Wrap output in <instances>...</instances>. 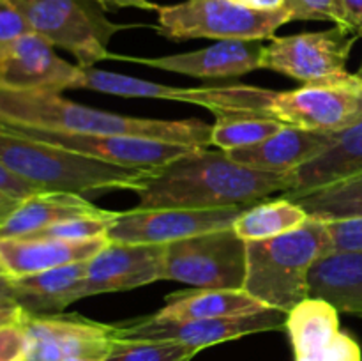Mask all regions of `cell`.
I'll list each match as a JSON object with an SVG mask.
<instances>
[{
    "instance_id": "6da1fadb",
    "label": "cell",
    "mask_w": 362,
    "mask_h": 361,
    "mask_svg": "<svg viewBox=\"0 0 362 361\" xmlns=\"http://www.w3.org/2000/svg\"><path fill=\"white\" fill-rule=\"evenodd\" d=\"M292 186V173L255 170L226 151L197 147L156 168L136 190L134 209L247 207Z\"/></svg>"
},
{
    "instance_id": "7a4b0ae2",
    "label": "cell",
    "mask_w": 362,
    "mask_h": 361,
    "mask_svg": "<svg viewBox=\"0 0 362 361\" xmlns=\"http://www.w3.org/2000/svg\"><path fill=\"white\" fill-rule=\"evenodd\" d=\"M179 101L204 106L216 117H264L283 126L338 133L362 120V80L350 73L339 80L281 92L243 84L182 87Z\"/></svg>"
},
{
    "instance_id": "3957f363",
    "label": "cell",
    "mask_w": 362,
    "mask_h": 361,
    "mask_svg": "<svg viewBox=\"0 0 362 361\" xmlns=\"http://www.w3.org/2000/svg\"><path fill=\"white\" fill-rule=\"evenodd\" d=\"M0 120L45 130L108 137H140L172 144L207 147L212 124L198 119L161 120L119 115L78 105L49 91H14L0 87Z\"/></svg>"
},
{
    "instance_id": "277c9868",
    "label": "cell",
    "mask_w": 362,
    "mask_h": 361,
    "mask_svg": "<svg viewBox=\"0 0 362 361\" xmlns=\"http://www.w3.org/2000/svg\"><path fill=\"white\" fill-rule=\"evenodd\" d=\"M0 163L45 191H136L154 170L129 168L0 127Z\"/></svg>"
},
{
    "instance_id": "5b68a950",
    "label": "cell",
    "mask_w": 362,
    "mask_h": 361,
    "mask_svg": "<svg viewBox=\"0 0 362 361\" xmlns=\"http://www.w3.org/2000/svg\"><path fill=\"white\" fill-rule=\"evenodd\" d=\"M331 253L327 222L310 218L299 229L264 241H246L244 292L288 314L310 297L313 265Z\"/></svg>"
},
{
    "instance_id": "8992f818",
    "label": "cell",
    "mask_w": 362,
    "mask_h": 361,
    "mask_svg": "<svg viewBox=\"0 0 362 361\" xmlns=\"http://www.w3.org/2000/svg\"><path fill=\"white\" fill-rule=\"evenodd\" d=\"M32 32L74 55L78 66L94 67L112 57L108 45L127 25L108 20L99 0H11Z\"/></svg>"
},
{
    "instance_id": "52a82bcc",
    "label": "cell",
    "mask_w": 362,
    "mask_h": 361,
    "mask_svg": "<svg viewBox=\"0 0 362 361\" xmlns=\"http://www.w3.org/2000/svg\"><path fill=\"white\" fill-rule=\"evenodd\" d=\"M290 21L286 9L258 13L232 0H184L159 6L156 30L172 41L218 39V41H264Z\"/></svg>"
},
{
    "instance_id": "ba28073f",
    "label": "cell",
    "mask_w": 362,
    "mask_h": 361,
    "mask_svg": "<svg viewBox=\"0 0 362 361\" xmlns=\"http://www.w3.org/2000/svg\"><path fill=\"white\" fill-rule=\"evenodd\" d=\"M163 280L194 289L240 290L246 280V241L230 227L165 244Z\"/></svg>"
},
{
    "instance_id": "9c48e42d",
    "label": "cell",
    "mask_w": 362,
    "mask_h": 361,
    "mask_svg": "<svg viewBox=\"0 0 362 361\" xmlns=\"http://www.w3.org/2000/svg\"><path fill=\"white\" fill-rule=\"evenodd\" d=\"M357 35L334 25L320 32L272 38L265 45L262 69L276 71L303 84H324L350 74L346 60Z\"/></svg>"
},
{
    "instance_id": "30bf717a",
    "label": "cell",
    "mask_w": 362,
    "mask_h": 361,
    "mask_svg": "<svg viewBox=\"0 0 362 361\" xmlns=\"http://www.w3.org/2000/svg\"><path fill=\"white\" fill-rule=\"evenodd\" d=\"M286 322V311L269 310L258 314L223 319L168 321L158 315L136 319L129 324H115V336L122 340H168L184 345L205 349L216 343L243 338L262 331H274Z\"/></svg>"
},
{
    "instance_id": "8fae6325",
    "label": "cell",
    "mask_w": 362,
    "mask_h": 361,
    "mask_svg": "<svg viewBox=\"0 0 362 361\" xmlns=\"http://www.w3.org/2000/svg\"><path fill=\"white\" fill-rule=\"evenodd\" d=\"M0 127H6L14 133L23 134V137L37 138V140L48 142V144L59 145V147L88 156V158L141 170H156L172 159L197 149L193 145L172 144V142L152 140V138L69 133V131L45 130V127L2 122V120H0Z\"/></svg>"
},
{
    "instance_id": "7c38bea8",
    "label": "cell",
    "mask_w": 362,
    "mask_h": 361,
    "mask_svg": "<svg viewBox=\"0 0 362 361\" xmlns=\"http://www.w3.org/2000/svg\"><path fill=\"white\" fill-rule=\"evenodd\" d=\"M246 207L131 209L117 212L108 241L126 244H170L207 232L230 229Z\"/></svg>"
},
{
    "instance_id": "4fadbf2b",
    "label": "cell",
    "mask_w": 362,
    "mask_h": 361,
    "mask_svg": "<svg viewBox=\"0 0 362 361\" xmlns=\"http://www.w3.org/2000/svg\"><path fill=\"white\" fill-rule=\"evenodd\" d=\"M27 361H103L115 342V324L80 315H27Z\"/></svg>"
},
{
    "instance_id": "5bb4252c",
    "label": "cell",
    "mask_w": 362,
    "mask_h": 361,
    "mask_svg": "<svg viewBox=\"0 0 362 361\" xmlns=\"http://www.w3.org/2000/svg\"><path fill=\"white\" fill-rule=\"evenodd\" d=\"M81 66L67 62L35 32L21 35L0 52V87L62 92L76 88Z\"/></svg>"
},
{
    "instance_id": "9a60e30c",
    "label": "cell",
    "mask_w": 362,
    "mask_h": 361,
    "mask_svg": "<svg viewBox=\"0 0 362 361\" xmlns=\"http://www.w3.org/2000/svg\"><path fill=\"white\" fill-rule=\"evenodd\" d=\"M165 244H126L110 241L87 260L83 297L120 292L163 280Z\"/></svg>"
},
{
    "instance_id": "2e32d148",
    "label": "cell",
    "mask_w": 362,
    "mask_h": 361,
    "mask_svg": "<svg viewBox=\"0 0 362 361\" xmlns=\"http://www.w3.org/2000/svg\"><path fill=\"white\" fill-rule=\"evenodd\" d=\"M264 50L265 45L262 41L230 39V41H218L216 45L197 52L177 53V55L147 59V57H119L112 53L110 59L131 60L156 69L194 78H232L262 69Z\"/></svg>"
},
{
    "instance_id": "e0dca14e",
    "label": "cell",
    "mask_w": 362,
    "mask_h": 361,
    "mask_svg": "<svg viewBox=\"0 0 362 361\" xmlns=\"http://www.w3.org/2000/svg\"><path fill=\"white\" fill-rule=\"evenodd\" d=\"M108 237L66 241L46 237H0V264L9 278L35 275L87 262L108 244Z\"/></svg>"
},
{
    "instance_id": "ac0fdd59",
    "label": "cell",
    "mask_w": 362,
    "mask_h": 361,
    "mask_svg": "<svg viewBox=\"0 0 362 361\" xmlns=\"http://www.w3.org/2000/svg\"><path fill=\"white\" fill-rule=\"evenodd\" d=\"M336 133L311 131L283 126L278 133L250 147L226 151L233 161L255 170L276 173H292L304 163L317 158L334 142Z\"/></svg>"
},
{
    "instance_id": "d6986e66",
    "label": "cell",
    "mask_w": 362,
    "mask_h": 361,
    "mask_svg": "<svg viewBox=\"0 0 362 361\" xmlns=\"http://www.w3.org/2000/svg\"><path fill=\"white\" fill-rule=\"evenodd\" d=\"M87 262L62 265L35 275L11 278L13 299L28 315H53L83 299Z\"/></svg>"
},
{
    "instance_id": "ffe728a7",
    "label": "cell",
    "mask_w": 362,
    "mask_h": 361,
    "mask_svg": "<svg viewBox=\"0 0 362 361\" xmlns=\"http://www.w3.org/2000/svg\"><path fill=\"white\" fill-rule=\"evenodd\" d=\"M362 172V120L336 133L334 142L324 152L293 170L292 190L283 193L296 198L308 191L338 183Z\"/></svg>"
},
{
    "instance_id": "44dd1931",
    "label": "cell",
    "mask_w": 362,
    "mask_h": 361,
    "mask_svg": "<svg viewBox=\"0 0 362 361\" xmlns=\"http://www.w3.org/2000/svg\"><path fill=\"white\" fill-rule=\"evenodd\" d=\"M108 212L88 202L83 195L41 191L18 202L0 225V237H25L64 219L76 216H103Z\"/></svg>"
},
{
    "instance_id": "7402d4cb",
    "label": "cell",
    "mask_w": 362,
    "mask_h": 361,
    "mask_svg": "<svg viewBox=\"0 0 362 361\" xmlns=\"http://www.w3.org/2000/svg\"><path fill=\"white\" fill-rule=\"evenodd\" d=\"M310 296L362 317V251H332L313 265Z\"/></svg>"
},
{
    "instance_id": "603a6c76",
    "label": "cell",
    "mask_w": 362,
    "mask_h": 361,
    "mask_svg": "<svg viewBox=\"0 0 362 361\" xmlns=\"http://www.w3.org/2000/svg\"><path fill=\"white\" fill-rule=\"evenodd\" d=\"M264 310L269 308L243 289H194L166 297V304L156 315L168 321H194L239 317Z\"/></svg>"
},
{
    "instance_id": "cb8c5ba5",
    "label": "cell",
    "mask_w": 362,
    "mask_h": 361,
    "mask_svg": "<svg viewBox=\"0 0 362 361\" xmlns=\"http://www.w3.org/2000/svg\"><path fill=\"white\" fill-rule=\"evenodd\" d=\"M296 361H306L327 349L339 335V310L320 297H306L286 314Z\"/></svg>"
},
{
    "instance_id": "d4e9b609",
    "label": "cell",
    "mask_w": 362,
    "mask_h": 361,
    "mask_svg": "<svg viewBox=\"0 0 362 361\" xmlns=\"http://www.w3.org/2000/svg\"><path fill=\"white\" fill-rule=\"evenodd\" d=\"M310 219L297 202L281 197L247 205L233 222V230L244 241H264L299 229Z\"/></svg>"
},
{
    "instance_id": "484cf974",
    "label": "cell",
    "mask_w": 362,
    "mask_h": 361,
    "mask_svg": "<svg viewBox=\"0 0 362 361\" xmlns=\"http://www.w3.org/2000/svg\"><path fill=\"white\" fill-rule=\"evenodd\" d=\"M290 200L297 202L310 218L322 222L362 218V172Z\"/></svg>"
},
{
    "instance_id": "4316f807",
    "label": "cell",
    "mask_w": 362,
    "mask_h": 361,
    "mask_svg": "<svg viewBox=\"0 0 362 361\" xmlns=\"http://www.w3.org/2000/svg\"><path fill=\"white\" fill-rule=\"evenodd\" d=\"M283 127L276 120L264 117L246 115H223L216 117L211 131V145H216L221 151L250 147L260 144L265 138L272 137Z\"/></svg>"
},
{
    "instance_id": "83f0119b",
    "label": "cell",
    "mask_w": 362,
    "mask_h": 361,
    "mask_svg": "<svg viewBox=\"0 0 362 361\" xmlns=\"http://www.w3.org/2000/svg\"><path fill=\"white\" fill-rule=\"evenodd\" d=\"M200 349L168 340L115 338L103 361H191Z\"/></svg>"
},
{
    "instance_id": "f1b7e54d",
    "label": "cell",
    "mask_w": 362,
    "mask_h": 361,
    "mask_svg": "<svg viewBox=\"0 0 362 361\" xmlns=\"http://www.w3.org/2000/svg\"><path fill=\"white\" fill-rule=\"evenodd\" d=\"M290 21H332L341 23V0H285Z\"/></svg>"
},
{
    "instance_id": "f546056e",
    "label": "cell",
    "mask_w": 362,
    "mask_h": 361,
    "mask_svg": "<svg viewBox=\"0 0 362 361\" xmlns=\"http://www.w3.org/2000/svg\"><path fill=\"white\" fill-rule=\"evenodd\" d=\"M332 251H362V218L327 222Z\"/></svg>"
},
{
    "instance_id": "4dcf8cb0",
    "label": "cell",
    "mask_w": 362,
    "mask_h": 361,
    "mask_svg": "<svg viewBox=\"0 0 362 361\" xmlns=\"http://www.w3.org/2000/svg\"><path fill=\"white\" fill-rule=\"evenodd\" d=\"M28 336L23 322L0 326V361H27Z\"/></svg>"
},
{
    "instance_id": "1f68e13d",
    "label": "cell",
    "mask_w": 362,
    "mask_h": 361,
    "mask_svg": "<svg viewBox=\"0 0 362 361\" xmlns=\"http://www.w3.org/2000/svg\"><path fill=\"white\" fill-rule=\"evenodd\" d=\"M28 32L30 27L16 6L11 0H0V52Z\"/></svg>"
},
{
    "instance_id": "d6a6232c",
    "label": "cell",
    "mask_w": 362,
    "mask_h": 361,
    "mask_svg": "<svg viewBox=\"0 0 362 361\" xmlns=\"http://www.w3.org/2000/svg\"><path fill=\"white\" fill-rule=\"evenodd\" d=\"M306 361H362V353L359 343L352 336L339 333L327 349Z\"/></svg>"
},
{
    "instance_id": "836d02e7",
    "label": "cell",
    "mask_w": 362,
    "mask_h": 361,
    "mask_svg": "<svg viewBox=\"0 0 362 361\" xmlns=\"http://www.w3.org/2000/svg\"><path fill=\"white\" fill-rule=\"evenodd\" d=\"M41 191L45 190L23 180L21 177H18L16 173H13L9 168H6L0 163V198H9V200L21 202L25 198L32 197V195L41 193Z\"/></svg>"
},
{
    "instance_id": "e575fe53",
    "label": "cell",
    "mask_w": 362,
    "mask_h": 361,
    "mask_svg": "<svg viewBox=\"0 0 362 361\" xmlns=\"http://www.w3.org/2000/svg\"><path fill=\"white\" fill-rule=\"evenodd\" d=\"M357 38H362V0H341V23Z\"/></svg>"
},
{
    "instance_id": "d590c367",
    "label": "cell",
    "mask_w": 362,
    "mask_h": 361,
    "mask_svg": "<svg viewBox=\"0 0 362 361\" xmlns=\"http://www.w3.org/2000/svg\"><path fill=\"white\" fill-rule=\"evenodd\" d=\"M27 311L14 301H2L0 303V326L6 324H16V322H23L27 319Z\"/></svg>"
},
{
    "instance_id": "8d00e7d4",
    "label": "cell",
    "mask_w": 362,
    "mask_h": 361,
    "mask_svg": "<svg viewBox=\"0 0 362 361\" xmlns=\"http://www.w3.org/2000/svg\"><path fill=\"white\" fill-rule=\"evenodd\" d=\"M232 2L258 13H276L285 9V0H232Z\"/></svg>"
},
{
    "instance_id": "74e56055",
    "label": "cell",
    "mask_w": 362,
    "mask_h": 361,
    "mask_svg": "<svg viewBox=\"0 0 362 361\" xmlns=\"http://www.w3.org/2000/svg\"><path fill=\"white\" fill-rule=\"evenodd\" d=\"M106 7H133L140 11H158L159 6L151 0H99Z\"/></svg>"
},
{
    "instance_id": "f35d334b",
    "label": "cell",
    "mask_w": 362,
    "mask_h": 361,
    "mask_svg": "<svg viewBox=\"0 0 362 361\" xmlns=\"http://www.w3.org/2000/svg\"><path fill=\"white\" fill-rule=\"evenodd\" d=\"M2 301H14L13 299V285H11L9 276L0 278V303Z\"/></svg>"
},
{
    "instance_id": "ab89813d",
    "label": "cell",
    "mask_w": 362,
    "mask_h": 361,
    "mask_svg": "<svg viewBox=\"0 0 362 361\" xmlns=\"http://www.w3.org/2000/svg\"><path fill=\"white\" fill-rule=\"evenodd\" d=\"M18 205L16 200H9V198H0V225H2L4 219L9 216V212L13 211Z\"/></svg>"
},
{
    "instance_id": "60d3db41",
    "label": "cell",
    "mask_w": 362,
    "mask_h": 361,
    "mask_svg": "<svg viewBox=\"0 0 362 361\" xmlns=\"http://www.w3.org/2000/svg\"><path fill=\"white\" fill-rule=\"evenodd\" d=\"M2 276H6V273H4V269H2V264H0V278H2Z\"/></svg>"
},
{
    "instance_id": "b9f144b4",
    "label": "cell",
    "mask_w": 362,
    "mask_h": 361,
    "mask_svg": "<svg viewBox=\"0 0 362 361\" xmlns=\"http://www.w3.org/2000/svg\"><path fill=\"white\" fill-rule=\"evenodd\" d=\"M359 73H362V62H361V67H359ZM359 73H357V74H359Z\"/></svg>"
},
{
    "instance_id": "7bdbcfd3",
    "label": "cell",
    "mask_w": 362,
    "mask_h": 361,
    "mask_svg": "<svg viewBox=\"0 0 362 361\" xmlns=\"http://www.w3.org/2000/svg\"><path fill=\"white\" fill-rule=\"evenodd\" d=\"M357 76H361V80H362V73H359V74H357Z\"/></svg>"
}]
</instances>
